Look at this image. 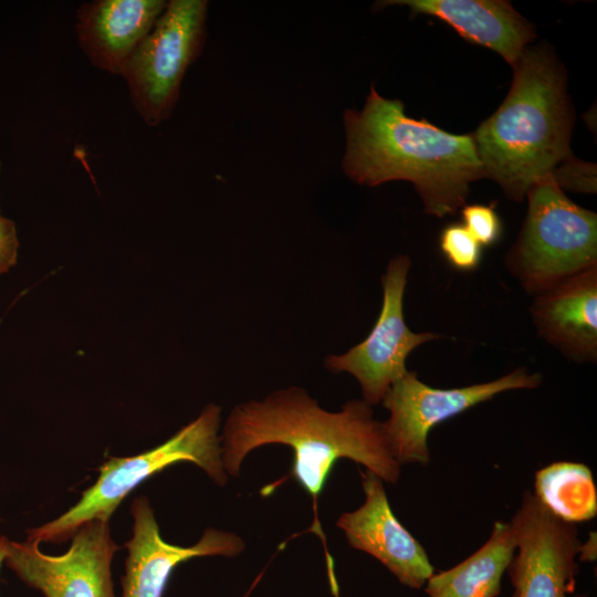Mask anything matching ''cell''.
<instances>
[{"mask_svg":"<svg viewBox=\"0 0 597 597\" xmlns=\"http://www.w3.org/2000/svg\"><path fill=\"white\" fill-rule=\"evenodd\" d=\"M394 4L442 20L467 41L499 53L511 66L536 38L534 25L505 0H390L377 6Z\"/></svg>","mask_w":597,"mask_h":597,"instance_id":"15","label":"cell"},{"mask_svg":"<svg viewBox=\"0 0 597 597\" xmlns=\"http://www.w3.org/2000/svg\"><path fill=\"white\" fill-rule=\"evenodd\" d=\"M220 413V407L208 405L193 421L158 447L133 457L108 458L98 468L96 482L83 491L77 503L57 519L29 530L28 537L40 543H62L92 520H109L136 486L178 462L197 464L214 483L223 486L229 475L218 434Z\"/></svg>","mask_w":597,"mask_h":597,"instance_id":"4","label":"cell"},{"mask_svg":"<svg viewBox=\"0 0 597 597\" xmlns=\"http://www.w3.org/2000/svg\"><path fill=\"white\" fill-rule=\"evenodd\" d=\"M360 475L365 501L343 513L336 525L353 548L376 558L400 584L422 588L434 573L427 552L395 516L384 481L368 470Z\"/></svg>","mask_w":597,"mask_h":597,"instance_id":"11","label":"cell"},{"mask_svg":"<svg viewBox=\"0 0 597 597\" xmlns=\"http://www.w3.org/2000/svg\"><path fill=\"white\" fill-rule=\"evenodd\" d=\"M0 170H1V161H0ZM1 216V214H0Z\"/></svg>","mask_w":597,"mask_h":597,"instance_id":"24","label":"cell"},{"mask_svg":"<svg viewBox=\"0 0 597 597\" xmlns=\"http://www.w3.org/2000/svg\"><path fill=\"white\" fill-rule=\"evenodd\" d=\"M511 88L472 134L484 178L514 201L572 156L574 113L566 71L545 45H528L512 65Z\"/></svg>","mask_w":597,"mask_h":597,"instance_id":"3","label":"cell"},{"mask_svg":"<svg viewBox=\"0 0 597 597\" xmlns=\"http://www.w3.org/2000/svg\"><path fill=\"white\" fill-rule=\"evenodd\" d=\"M344 126L345 174L370 187L410 181L428 214H454L465 206L470 184L484 178L472 134L409 117L401 101L383 97L374 85L362 111L344 112Z\"/></svg>","mask_w":597,"mask_h":597,"instance_id":"2","label":"cell"},{"mask_svg":"<svg viewBox=\"0 0 597 597\" xmlns=\"http://www.w3.org/2000/svg\"><path fill=\"white\" fill-rule=\"evenodd\" d=\"M538 334L577 362L597 358V265L536 294L531 306Z\"/></svg>","mask_w":597,"mask_h":597,"instance_id":"14","label":"cell"},{"mask_svg":"<svg viewBox=\"0 0 597 597\" xmlns=\"http://www.w3.org/2000/svg\"><path fill=\"white\" fill-rule=\"evenodd\" d=\"M6 538L7 537H4V536H0V567H1V564L3 563V557H4Z\"/></svg>","mask_w":597,"mask_h":597,"instance_id":"23","label":"cell"},{"mask_svg":"<svg viewBox=\"0 0 597 597\" xmlns=\"http://www.w3.org/2000/svg\"><path fill=\"white\" fill-rule=\"evenodd\" d=\"M596 532H590L588 540L580 544L577 558L579 562H593L597 556Z\"/></svg>","mask_w":597,"mask_h":597,"instance_id":"22","label":"cell"},{"mask_svg":"<svg viewBox=\"0 0 597 597\" xmlns=\"http://www.w3.org/2000/svg\"><path fill=\"white\" fill-rule=\"evenodd\" d=\"M528 209L505 258L507 270L528 293L597 265V217L568 199L548 175L526 193Z\"/></svg>","mask_w":597,"mask_h":597,"instance_id":"5","label":"cell"},{"mask_svg":"<svg viewBox=\"0 0 597 597\" xmlns=\"http://www.w3.org/2000/svg\"><path fill=\"white\" fill-rule=\"evenodd\" d=\"M410 264L407 255L389 262L383 276V307L374 328L345 354L325 360L329 370L349 373L358 380L363 400L369 406L381 402L391 385L408 371L406 359L416 347L441 337L431 332L415 333L405 323L402 302Z\"/></svg>","mask_w":597,"mask_h":597,"instance_id":"10","label":"cell"},{"mask_svg":"<svg viewBox=\"0 0 597 597\" xmlns=\"http://www.w3.org/2000/svg\"><path fill=\"white\" fill-rule=\"evenodd\" d=\"M439 244L449 263L460 271H473L481 262L482 245L463 223L448 224L441 231Z\"/></svg>","mask_w":597,"mask_h":597,"instance_id":"18","label":"cell"},{"mask_svg":"<svg viewBox=\"0 0 597 597\" xmlns=\"http://www.w3.org/2000/svg\"><path fill=\"white\" fill-rule=\"evenodd\" d=\"M551 175L562 190L596 192V165L580 161L573 155L562 161Z\"/></svg>","mask_w":597,"mask_h":597,"instance_id":"20","label":"cell"},{"mask_svg":"<svg viewBox=\"0 0 597 597\" xmlns=\"http://www.w3.org/2000/svg\"><path fill=\"white\" fill-rule=\"evenodd\" d=\"M509 524L516 545L506 569L512 597H587L576 593L582 544L576 524L553 515L528 491Z\"/></svg>","mask_w":597,"mask_h":597,"instance_id":"8","label":"cell"},{"mask_svg":"<svg viewBox=\"0 0 597 597\" xmlns=\"http://www.w3.org/2000/svg\"><path fill=\"white\" fill-rule=\"evenodd\" d=\"M71 538L70 548L57 556L43 553L36 540L6 538L3 563L45 597H115L111 565L118 546L109 520H92Z\"/></svg>","mask_w":597,"mask_h":597,"instance_id":"9","label":"cell"},{"mask_svg":"<svg viewBox=\"0 0 597 597\" xmlns=\"http://www.w3.org/2000/svg\"><path fill=\"white\" fill-rule=\"evenodd\" d=\"M463 226L481 245H492L502 234V223L492 206L465 205L462 207Z\"/></svg>","mask_w":597,"mask_h":597,"instance_id":"19","label":"cell"},{"mask_svg":"<svg viewBox=\"0 0 597 597\" xmlns=\"http://www.w3.org/2000/svg\"><path fill=\"white\" fill-rule=\"evenodd\" d=\"M208 1L170 0L135 49L119 76L133 107L149 126L167 121L178 102L188 67L206 41Z\"/></svg>","mask_w":597,"mask_h":597,"instance_id":"6","label":"cell"},{"mask_svg":"<svg viewBox=\"0 0 597 597\" xmlns=\"http://www.w3.org/2000/svg\"><path fill=\"white\" fill-rule=\"evenodd\" d=\"M18 251L19 239L15 223L0 216V274L15 265Z\"/></svg>","mask_w":597,"mask_h":597,"instance_id":"21","label":"cell"},{"mask_svg":"<svg viewBox=\"0 0 597 597\" xmlns=\"http://www.w3.org/2000/svg\"><path fill=\"white\" fill-rule=\"evenodd\" d=\"M133 537L126 543L128 555L122 578L123 597H163L174 569L181 563L202 556L234 557L244 542L234 533L207 528L192 546L169 544L160 536L149 501L134 500Z\"/></svg>","mask_w":597,"mask_h":597,"instance_id":"12","label":"cell"},{"mask_svg":"<svg viewBox=\"0 0 597 597\" xmlns=\"http://www.w3.org/2000/svg\"><path fill=\"white\" fill-rule=\"evenodd\" d=\"M534 496L553 515L577 524L597 514V490L590 469L583 463L559 461L535 474Z\"/></svg>","mask_w":597,"mask_h":597,"instance_id":"17","label":"cell"},{"mask_svg":"<svg viewBox=\"0 0 597 597\" xmlns=\"http://www.w3.org/2000/svg\"><path fill=\"white\" fill-rule=\"evenodd\" d=\"M541 383L540 374L517 368L492 381L439 389L420 381L417 373L407 371L391 385L381 400L389 411V418L384 423L397 461L401 465H427L430 461L428 434L434 426L498 394L536 388Z\"/></svg>","mask_w":597,"mask_h":597,"instance_id":"7","label":"cell"},{"mask_svg":"<svg viewBox=\"0 0 597 597\" xmlns=\"http://www.w3.org/2000/svg\"><path fill=\"white\" fill-rule=\"evenodd\" d=\"M281 443L293 450L294 479L312 498L314 521L308 532L318 535L332 573L333 561L317 515V504L334 464L348 459L362 464L383 481L396 483L401 464L397 461L385 423L374 418L371 406L350 400L338 412L322 409L297 387L279 390L261 401L234 407L221 436L224 470L238 476L245 455L265 444Z\"/></svg>","mask_w":597,"mask_h":597,"instance_id":"1","label":"cell"},{"mask_svg":"<svg viewBox=\"0 0 597 597\" xmlns=\"http://www.w3.org/2000/svg\"><path fill=\"white\" fill-rule=\"evenodd\" d=\"M515 549L510 524L498 521L478 551L450 569L433 573L425 593L428 597H496Z\"/></svg>","mask_w":597,"mask_h":597,"instance_id":"16","label":"cell"},{"mask_svg":"<svg viewBox=\"0 0 597 597\" xmlns=\"http://www.w3.org/2000/svg\"><path fill=\"white\" fill-rule=\"evenodd\" d=\"M166 6L165 0L84 2L75 15L78 45L94 67L121 75L124 65Z\"/></svg>","mask_w":597,"mask_h":597,"instance_id":"13","label":"cell"}]
</instances>
